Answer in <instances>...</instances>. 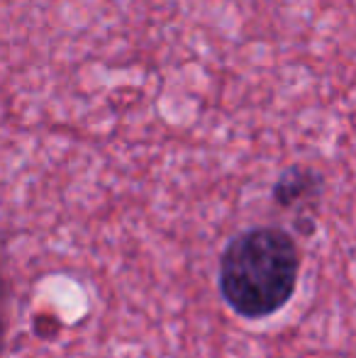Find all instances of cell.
I'll return each mask as SVG.
<instances>
[{
  "instance_id": "6da1fadb",
  "label": "cell",
  "mask_w": 356,
  "mask_h": 358,
  "mask_svg": "<svg viewBox=\"0 0 356 358\" xmlns=\"http://www.w3.org/2000/svg\"><path fill=\"white\" fill-rule=\"evenodd\" d=\"M300 246L290 231L259 224L234 234L218 261V290L242 320H266L295 295Z\"/></svg>"
},
{
  "instance_id": "7a4b0ae2",
  "label": "cell",
  "mask_w": 356,
  "mask_h": 358,
  "mask_svg": "<svg viewBox=\"0 0 356 358\" xmlns=\"http://www.w3.org/2000/svg\"><path fill=\"white\" fill-rule=\"evenodd\" d=\"M325 180L320 171L310 169V166L295 164L288 166L283 173L276 178L273 188H271V198L278 208L283 210H300L298 215V231L303 234H313L315 220L310 217L308 210L318 205L320 195H322Z\"/></svg>"
}]
</instances>
